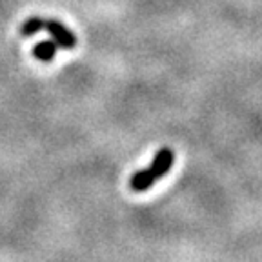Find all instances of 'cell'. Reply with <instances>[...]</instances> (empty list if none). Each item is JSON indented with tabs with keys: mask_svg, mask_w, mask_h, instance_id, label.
<instances>
[{
	"mask_svg": "<svg viewBox=\"0 0 262 262\" xmlns=\"http://www.w3.org/2000/svg\"><path fill=\"white\" fill-rule=\"evenodd\" d=\"M173 162H175V155L171 149L164 147L160 151H157V155L153 157L149 168L135 171L129 180V188L135 193H144L155 184L157 180H160L162 177L168 175V171L171 169Z\"/></svg>",
	"mask_w": 262,
	"mask_h": 262,
	"instance_id": "1",
	"label": "cell"
},
{
	"mask_svg": "<svg viewBox=\"0 0 262 262\" xmlns=\"http://www.w3.org/2000/svg\"><path fill=\"white\" fill-rule=\"evenodd\" d=\"M44 31H48L51 35V38L55 40V44L58 46V49H73L77 46V37L66 24H62L60 20H53V18H46Z\"/></svg>",
	"mask_w": 262,
	"mask_h": 262,
	"instance_id": "2",
	"label": "cell"
},
{
	"mask_svg": "<svg viewBox=\"0 0 262 262\" xmlns=\"http://www.w3.org/2000/svg\"><path fill=\"white\" fill-rule=\"evenodd\" d=\"M58 51V46L55 44V40H42L38 42L35 48H33V55H35V58L40 62H51L55 58V55H57Z\"/></svg>",
	"mask_w": 262,
	"mask_h": 262,
	"instance_id": "3",
	"label": "cell"
},
{
	"mask_svg": "<svg viewBox=\"0 0 262 262\" xmlns=\"http://www.w3.org/2000/svg\"><path fill=\"white\" fill-rule=\"evenodd\" d=\"M44 24H46V18L42 16H31L28 20L22 24L20 28V35L22 37H33V35H37L38 31H44Z\"/></svg>",
	"mask_w": 262,
	"mask_h": 262,
	"instance_id": "4",
	"label": "cell"
}]
</instances>
